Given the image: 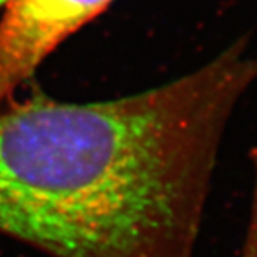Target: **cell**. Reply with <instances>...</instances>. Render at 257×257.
I'll return each mask as SVG.
<instances>
[{"label": "cell", "instance_id": "6da1fadb", "mask_svg": "<svg viewBox=\"0 0 257 257\" xmlns=\"http://www.w3.org/2000/svg\"><path fill=\"white\" fill-rule=\"evenodd\" d=\"M257 81L243 42L115 101L0 107V234L50 257H192L225 128Z\"/></svg>", "mask_w": 257, "mask_h": 257}, {"label": "cell", "instance_id": "7a4b0ae2", "mask_svg": "<svg viewBox=\"0 0 257 257\" xmlns=\"http://www.w3.org/2000/svg\"><path fill=\"white\" fill-rule=\"evenodd\" d=\"M113 0H8L0 17V107L70 34Z\"/></svg>", "mask_w": 257, "mask_h": 257}, {"label": "cell", "instance_id": "3957f363", "mask_svg": "<svg viewBox=\"0 0 257 257\" xmlns=\"http://www.w3.org/2000/svg\"><path fill=\"white\" fill-rule=\"evenodd\" d=\"M254 172L255 177H254L251 211H249V220L246 225L240 257H257V155L254 157Z\"/></svg>", "mask_w": 257, "mask_h": 257}, {"label": "cell", "instance_id": "277c9868", "mask_svg": "<svg viewBox=\"0 0 257 257\" xmlns=\"http://www.w3.org/2000/svg\"><path fill=\"white\" fill-rule=\"evenodd\" d=\"M7 2H8V0H0V10H4V7H5Z\"/></svg>", "mask_w": 257, "mask_h": 257}]
</instances>
